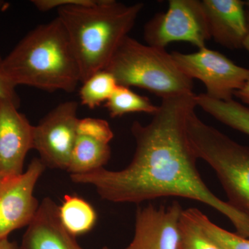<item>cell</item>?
Returning a JSON list of instances; mask_svg holds the SVG:
<instances>
[{"mask_svg": "<svg viewBox=\"0 0 249 249\" xmlns=\"http://www.w3.org/2000/svg\"><path fill=\"white\" fill-rule=\"evenodd\" d=\"M114 76L106 70L98 71L83 82L79 91L82 105L89 109L106 103L118 87Z\"/></svg>", "mask_w": 249, "mask_h": 249, "instance_id": "18", "label": "cell"}, {"mask_svg": "<svg viewBox=\"0 0 249 249\" xmlns=\"http://www.w3.org/2000/svg\"><path fill=\"white\" fill-rule=\"evenodd\" d=\"M234 96L240 98L242 102L249 106V78L242 88L236 91Z\"/></svg>", "mask_w": 249, "mask_h": 249, "instance_id": "24", "label": "cell"}, {"mask_svg": "<svg viewBox=\"0 0 249 249\" xmlns=\"http://www.w3.org/2000/svg\"><path fill=\"white\" fill-rule=\"evenodd\" d=\"M7 178H3L1 175H0V194H1V191H2L3 187H4V185L5 183V181Z\"/></svg>", "mask_w": 249, "mask_h": 249, "instance_id": "28", "label": "cell"}, {"mask_svg": "<svg viewBox=\"0 0 249 249\" xmlns=\"http://www.w3.org/2000/svg\"><path fill=\"white\" fill-rule=\"evenodd\" d=\"M78 103H60L49 111L33 129V149L45 166L67 170L78 137Z\"/></svg>", "mask_w": 249, "mask_h": 249, "instance_id": "8", "label": "cell"}, {"mask_svg": "<svg viewBox=\"0 0 249 249\" xmlns=\"http://www.w3.org/2000/svg\"><path fill=\"white\" fill-rule=\"evenodd\" d=\"M118 85L146 89L163 98L193 92V80L165 49L143 45L127 36L106 67Z\"/></svg>", "mask_w": 249, "mask_h": 249, "instance_id": "4", "label": "cell"}, {"mask_svg": "<svg viewBox=\"0 0 249 249\" xmlns=\"http://www.w3.org/2000/svg\"><path fill=\"white\" fill-rule=\"evenodd\" d=\"M58 210L64 227L75 237L90 231L97 220L91 205L78 196L66 195Z\"/></svg>", "mask_w": 249, "mask_h": 249, "instance_id": "16", "label": "cell"}, {"mask_svg": "<svg viewBox=\"0 0 249 249\" xmlns=\"http://www.w3.org/2000/svg\"><path fill=\"white\" fill-rule=\"evenodd\" d=\"M94 0H34L32 4L42 12L58 9L64 6L91 4Z\"/></svg>", "mask_w": 249, "mask_h": 249, "instance_id": "23", "label": "cell"}, {"mask_svg": "<svg viewBox=\"0 0 249 249\" xmlns=\"http://www.w3.org/2000/svg\"><path fill=\"white\" fill-rule=\"evenodd\" d=\"M201 4L211 38L226 48H243L248 32L244 1L202 0Z\"/></svg>", "mask_w": 249, "mask_h": 249, "instance_id": "12", "label": "cell"}, {"mask_svg": "<svg viewBox=\"0 0 249 249\" xmlns=\"http://www.w3.org/2000/svg\"><path fill=\"white\" fill-rule=\"evenodd\" d=\"M101 249H110L108 248V247H103V248H102Z\"/></svg>", "mask_w": 249, "mask_h": 249, "instance_id": "30", "label": "cell"}, {"mask_svg": "<svg viewBox=\"0 0 249 249\" xmlns=\"http://www.w3.org/2000/svg\"><path fill=\"white\" fill-rule=\"evenodd\" d=\"M0 249H19L17 244L11 242L7 238L0 239Z\"/></svg>", "mask_w": 249, "mask_h": 249, "instance_id": "25", "label": "cell"}, {"mask_svg": "<svg viewBox=\"0 0 249 249\" xmlns=\"http://www.w3.org/2000/svg\"><path fill=\"white\" fill-rule=\"evenodd\" d=\"M110 157L109 144L78 135L67 172L70 175H81L94 171L104 168Z\"/></svg>", "mask_w": 249, "mask_h": 249, "instance_id": "14", "label": "cell"}, {"mask_svg": "<svg viewBox=\"0 0 249 249\" xmlns=\"http://www.w3.org/2000/svg\"><path fill=\"white\" fill-rule=\"evenodd\" d=\"M105 106L111 118L121 117L130 113H146L154 115L159 108V106L152 104L148 98L121 85H118Z\"/></svg>", "mask_w": 249, "mask_h": 249, "instance_id": "17", "label": "cell"}, {"mask_svg": "<svg viewBox=\"0 0 249 249\" xmlns=\"http://www.w3.org/2000/svg\"><path fill=\"white\" fill-rule=\"evenodd\" d=\"M196 96L191 92L163 98L149 124L133 123L136 150L125 168L70 175L71 181L94 186L102 199L113 203L140 204L163 197L199 201L228 218L236 233L249 238V219L213 193L196 167L187 129L188 116L197 107Z\"/></svg>", "mask_w": 249, "mask_h": 249, "instance_id": "1", "label": "cell"}, {"mask_svg": "<svg viewBox=\"0 0 249 249\" xmlns=\"http://www.w3.org/2000/svg\"><path fill=\"white\" fill-rule=\"evenodd\" d=\"M3 67L16 86L71 93L81 83L78 60L58 17L24 36L3 58Z\"/></svg>", "mask_w": 249, "mask_h": 249, "instance_id": "3", "label": "cell"}, {"mask_svg": "<svg viewBox=\"0 0 249 249\" xmlns=\"http://www.w3.org/2000/svg\"><path fill=\"white\" fill-rule=\"evenodd\" d=\"M247 23H248V32H247V35L246 36L245 42L243 44V48L245 49L249 53V12L247 11Z\"/></svg>", "mask_w": 249, "mask_h": 249, "instance_id": "26", "label": "cell"}, {"mask_svg": "<svg viewBox=\"0 0 249 249\" xmlns=\"http://www.w3.org/2000/svg\"><path fill=\"white\" fill-rule=\"evenodd\" d=\"M192 214L208 237L224 249H249V238L229 232L213 222L196 208H191Z\"/></svg>", "mask_w": 249, "mask_h": 249, "instance_id": "20", "label": "cell"}, {"mask_svg": "<svg viewBox=\"0 0 249 249\" xmlns=\"http://www.w3.org/2000/svg\"><path fill=\"white\" fill-rule=\"evenodd\" d=\"M58 209L51 198L42 201L23 235L21 249H84L64 227Z\"/></svg>", "mask_w": 249, "mask_h": 249, "instance_id": "13", "label": "cell"}, {"mask_svg": "<svg viewBox=\"0 0 249 249\" xmlns=\"http://www.w3.org/2000/svg\"><path fill=\"white\" fill-rule=\"evenodd\" d=\"M143 7L142 3L94 0L57 9L78 60L82 83L106 70Z\"/></svg>", "mask_w": 249, "mask_h": 249, "instance_id": "2", "label": "cell"}, {"mask_svg": "<svg viewBox=\"0 0 249 249\" xmlns=\"http://www.w3.org/2000/svg\"><path fill=\"white\" fill-rule=\"evenodd\" d=\"M188 137L198 159L213 168L231 206L249 220V147L206 124L192 111Z\"/></svg>", "mask_w": 249, "mask_h": 249, "instance_id": "5", "label": "cell"}, {"mask_svg": "<svg viewBox=\"0 0 249 249\" xmlns=\"http://www.w3.org/2000/svg\"><path fill=\"white\" fill-rule=\"evenodd\" d=\"M179 232L178 249H224L203 231L193 217L191 208L183 211Z\"/></svg>", "mask_w": 249, "mask_h": 249, "instance_id": "19", "label": "cell"}, {"mask_svg": "<svg viewBox=\"0 0 249 249\" xmlns=\"http://www.w3.org/2000/svg\"><path fill=\"white\" fill-rule=\"evenodd\" d=\"M244 4H245V8L247 9V11L249 12V0L247 1H244Z\"/></svg>", "mask_w": 249, "mask_h": 249, "instance_id": "29", "label": "cell"}, {"mask_svg": "<svg viewBox=\"0 0 249 249\" xmlns=\"http://www.w3.org/2000/svg\"><path fill=\"white\" fill-rule=\"evenodd\" d=\"M196 106L225 125L249 135V108L235 100L218 101L206 93L196 95Z\"/></svg>", "mask_w": 249, "mask_h": 249, "instance_id": "15", "label": "cell"}, {"mask_svg": "<svg viewBox=\"0 0 249 249\" xmlns=\"http://www.w3.org/2000/svg\"><path fill=\"white\" fill-rule=\"evenodd\" d=\"M171 55L187 76L202 82L206 94L218 101L232 99L249 78V69L236 65L222 53L206 47L195 53L173 52Z\"/></svg>", "mask_w": 249, "mask_h": 249, "instance_id": "7", "label": "cell"}, {"mask_svg": "<svg viewBox=\"0 0 249 249\" xmlns=\"http://www.w3.org/2000/svg\"><path fill=\"white\" fill-rule=\"evenodd\" d=\"M12 101L0 98V175H22L24 160L33 149L34 125Z\"/></svg>", "mask_w": 249, "mask_h": 249, "instance_id": "11", "label": "cell"}, {"mask_svg": "<svg viewBox=\"0 0 249 249\" xmlns=\"http://www.w3.org/2000/svg\"><path fill=\"white\" fill-rule=\"evenodd\" d=\"M16 87L6 75L3 67V58L0 55V98L10 100L19 107L20 99L16 92Z\"/></svg>", "mask_w": 249, "mask_h": 249, "instance_id": "22", "label": "cell"}, {"mask_svg": "<svg viewBox=\"0 0 249 249\" xmlns=\"http://www.w3.org/2000/svg\"><path fill=\"white\" fill-rule=\"evenodd\" d=\"M9 6V4L3 0H0V11H4Z\"/></svg>", "mask_w": 249, "mask_h": 249, "instance_id": "27", "label": "cell"}, {"mask_svg": "<svg viewBox=\"0 0 249 249\" xmlns=\"http://www.w3.org/2000/svg\"><path fill=\"white\" fill-rule=\"evenodd\" d=\"M183 211L177 201L168 206L139 207L133 239L124 249H178Z\"/></svg>", "mask_w": 249, "mask_h": 249, "instance_id": "10", "label": "cell"}, {"mask_svg": "<svg viewBox=\"0 0 249 249\" xmlns=\"http://www.w3.org/2000/svg\"><path fill=\"white\" fill-rule=\"evenodd\" d=\"M143 37L147 45L160 49L176 42L206 47L211 37L201 1L170 0L167 11L156 14L145 24Z\"/></svg>", "mask_w": 249, "mask_h": 249, "instance_id": "6", "label": "cell"}, {"mask_svg": "<svg viewBox=\"0 0 249 249\" xmlns=\"http://www.w3.org/2000/svg\"><path fill=\"white\" fill-rule=\"evenodd\" d=\"M46 168L40 158H34L22 175L5 181L0 194V239L32 222L40 204L34 188Z\"/></svg>", "mask_w": 249, "mask_h": 249, "instance_id": "9", "label": "cell"}, {"mask_svg": "<svg viewBox=\"0 0 249 249\" xmlns=\"http://www.w3.org/2000/svg\"><path fill=\"white\" fill-rule=\"evenodd\" d=\"M77 133L78 135L106 144H109L114 138V133L109 123L96 118L79 119L77 124Z\"/></svg>", "mask_w": 249, "mask_h": 249, "instance_id": "21", "label": "cell"}]
</instances>
